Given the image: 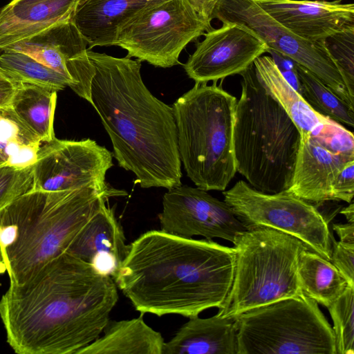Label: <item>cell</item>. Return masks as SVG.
Instances as JSON below:
<instances>
[{
  "label": "cell",
  "instance_id": "6da1fadb",
  "mask_svg": "<svg viewBox=\"0 0 354 354\" xmlns=\"http://www.w3.org/2000/svg\"><path fill=\"white\" fill-rule=\"evenodd\" d=\"M118 300L109 275L64 252L0 299L6 341L19 354H77L97 339Z\"/></svg>",
  "mask_w": 354,
  "mask_h": 354
},
{
  "label": "cell",
  "instance_id": "7a4b0ae2",
  "mask_svg": "<svg viewBox=\"0 0 354 354\" xmlns=\"http://www.w3.org/2000/svg\"><path fill=\"white\" fill-rule=\"evenodd\" d=\"M235 263L234 247L150 230L130 243L114 281L140 313L189 318L223 308Z\"/></svg>",
  "mask_w": 354,
  "mask_h": 354
},
{
  "label": "cell",
  "instance_id": "3957f363",
  "mask_svg": "<svg viewBox=\"0 0 354 354\" xmlns=\"http://www.w3.org/2000/svg\"><path fill=\"white\" fill-rule=\"evenodd\" d=\"M94 68L91 104L99 115L118 165L142 188L182 185L172 106L143 82L141 62L87 50Z\"/></svg>",
  "mask_w": 354,
  "mask_h": 354
},
{
  "label": "cell",
  "instance_id": "277c9868",
  "mask_svg": "<svg viewBox=\"0 0 354 354\" xmlns=\"http://www.w3.org/2000/svg\"><path fill=\"white\" fill-rule=\"evenodd\" d=\"M124 191L83 187L32 190L0 211V254L10 281L21 284L67 248L102 204Z\"/></svg>",
  "mask_w": 354,
  "mask_h": 354
},
{
  "label": "cell",
  "instance_id": "5b68a950",
  "mask_svg": "<svg viewBox=\"0 0 354 354\" xmlns=\"http://www.w3.org/2000/svg\"><path fill=\"white\" fill-rule=\"evenodd\" d=\"M240 75L233 129L236 172L261 192L287 190L301 142L299 131L263 86L253 64Z\"/></svg>",
  "mask_w": 354,
  "mask_h": 354
},
{
  "label": "cell",
  "instance_id": "8992f818",
  "mask_svg": "<svg viewBox=\"0 0 354 354\" xmlns=\"http://www.w3.org/2000/svg\"><path fill=\"white\" fill-rule=\"evenodd\" d=\"M236 98L214 81L195 83L172 109L181 165L196 187L224 191L236 169L233 129Z\"/></svg>",
  "mask_w": 354,
  "mask_h": 354
},
{
  "label": "cell",
  "instance_id": "52a82bcc",
  "mask_svg": "<svg viewBox=\"0 0 354 354\" xmlns=\"http://www.w3.org/2000/svg\"><path fill=\"white\" fill-rule=\"evenodd\" d=\"M232 243L234 274L224 307L218 311L222 317L235 318L250 309L304 295L297 267L300 253L308 248L301 241L258 226L238 233Z\"/></svg>",
  "mask_w": 354,
  "mask_h": 354
},
{
  "label": "cell",
  "instance_id": "ba28073f",
  "mask_svg": "<svg viewBox=\"0 0 354 354\" xmlns=\"http://www.w3.org/2000/svg\"><path fill=\"white\" fill-rule=\"evenodd\" d=\"M237 354H337L333 328L304 294L235 317Z\"/></svg>",
  "mask_w": 354,
  "mask_h": 354
},
{
  "label": "cell",
  "instance_id": "9c48e42d",
  "mask_svg": "<svg viewBox=\"0 0 354 354\" xmlns=\"http://www.w3.org/2000/svg\"><path fill=\"white\" fill-rule=\"evenodd\" d=\"M188 0H163L140 12L118 32L115 46L160 68L179 64L187 45L212 30Z\"/></svg>",
  "mask_w": 354,
  "mask_h": 354
},
{
  "label": "cell",
  "instance_id": "30bf717a",
  "mask_svg": "<svg viewBox=\"0 0 354 354\" xmlns=\"http://www.w3.org/2000/svg\"><path fill=\"white\" fill-rule=\"evenodd\" d=\"M223 194L224 201L247 229L263 226L283 232L330 261L328 221L314 204L288 190L261 192L245 180L237 181Z\"/></svg>",
  "mask_w": 354,
  "mask_h": 354
},
{
  "label": "cell",
  "instance_id": "8fae6325",
  "mask_svg": "<svg viewBox=\"0 0 354 354\" xmlns=\"http://www.w3.org/2000/svg\"><path fill=\"white\" fill-rule=\"evenodd\" d=\"M214 18L248 29L268 48L308 69L354 108V96L349 93L322 41H312L296 35L274 20L254 0H220L213 14Z\"/></svg>",
  "mask_w": 354,
  "mask_h": 354
},
{
  "label": "cell",
  "instance_id": "7c38bea8",
  "mask_svg": "<svg viewBox=\"0 0 354 354\" xmlns=\"http://www.w3.org/2000/svg\"><path fill=\"white\" fill-rule=\"evenodd\" d=\"M351 161H354L353 132L326 117L306 139L301 140L287 190L313 204L331 201L333 183Z\"/></svg>",
  "mask_w": 354,
  "mask_h": 354
},
{
  "label": "cell",
  "instance_id": "4fadbf2b",
  "mask_svg": "<svg viewBox=\"0 0 354 354\" xmlns=\"http://www.w3.org/2000/svg\"><path fill=\"white\" fill-rule=\"evenodd\" d=\"M113 154L90 138L44 142L32 166L33 189L64 191L83 187L104 189Z\"/></svg>",
  "mask_w": 354,
  "mask_h": 354
},
{
  "label": "cell",
  "instance_id": "5bb4252c",
  "mask_svg": "<svg viewBox=\"0 0 354 354\" xmlns=\"http://www.w3.org/2000/svg\"><path fill=\"white\" fill-rule=\"evenodd\" d=\"M162 204L160 230L171 234L220 238L233 243L238 233L247 230L224 201L197 187L171 188L163 195Z\"/></svg>",
  "mask_w": 354,
  "mask_h": 354
},
{
  "label": "cell",
  "instance_id": "9a60e30c",
  "mask_svg": "<svg viewBox=\"0 0 354 354\" xmlns=\"http://www.w3.org/2000/svg\"><path fill=\"white\" fill-rule=\"evenodd\" d=\"M203 35L184 64L187 76L197 83L240 75L268 48L250 30L233 23H223Z\"/></svg>",
  "mask_w": 354,
  "mask_h": 354
},
{
  "label": "cell",
  "instance_id": "2e32d148",
  "mask_svg": "<svg viewBox=\"0 0 354 354\" xmlns=\"http://www.w3.org/2000/svg\"><path fill=\"white\" fill-rule=\"evenodd\" d=\"M296 35L312 41L354 26V4L341 0H254Z\"/></svg>",
  "mask_w": 354,
  "mask_h": 354
},
{
  "label": "cell",
  "instance_id": "e0dca14e",
  "mask_svg": "<svg viewBox=\"0 0 354 354\" xmlns=\"http://www.w3.org/2000/svg\"><path fill=\"white\" fill-rule=\"evenodd\" d=\"M104 202L71 242L66 252L115 279L130 244L114 209Z\"/></svg>",
  "mask_w": 354,
  "mask_h": 354
},
{
  "label": "cell",
  "instance_id": "ac0fdd59",
  "mask_svg": "<svg viewBox=\"0 0 354 354\" xmlns=\"http://www.w3.org/2000/svg\"><path fill=\"white\" fill-rule=\"evenodd\" d=\"M78 1H11L0 10V50L54 24L73 20Z\"/></svg>",
  "mask_w": 354,
  "mask_h": 354
},
{
  "label": "cell",
  "instance_id": "d6986e66",
  "mask_svg": "<svg viewBox=\"0 0 354 354\" xmlns=\"http://www.w3.org/2000/svg\"><path fill=\"white\" fill-rule=\"evenodd\" d=\"M163 0H79L73 21L88 43L115 46L120 30L145 8Z\"/></svg>",
  "mask_w": 354,
  "mask_h": 354
},
{
  "label": "cell",
  "instance_id": "ffe728a7",
  "mask_svg": "<svg viewBox=\"0 0 354 354\" xmlns=\"http://www.w3.org/2000/svg\"><path fill=\"white\" fill-rule=\"evenodd\" d=\"M88 43L73 20L57 23L4 50L26 53L66 77L73 85L67 64L86 53ZM2 51V50H1Z\"/></svg>",
  "mask_w": 354,
  "mask_h": 354
},
{
  "label": "cell",
  "instance_id": "44dd1931",
  "mask_svg": "<svg viewBox=\"0 0 354 354\" xmlns=\"http://www.w3.org/2000/svg\"><path fill=\"white\" fill-rule=\"evenodd\" d=\"M162 354H237L235 318L219 313L189 318L165 343Z\"/></svg>",
  "mask_w": 354,
  "mask_h": 354
},
{
  "label": "cell",
  "instance_id": "7402d4cb",
  "mask_svg": "<svg viewBox=\"0 0 354 354\" xmlns=\"http://www.w3.org/2000/svg\"><path fill=\"white\" fill-rule=\"evenodd\" d=\"M143 315L131 319L109 320L103 335L77 354H162L164 338L145 322Z\"/></svg>",
  "mask_w": 354,
  "mask_h": 354
},
{
  "label": "cell",
  "instance_id": "603a6c76",
  "mask_svg": "<svg viewBox=\"0 0 354 354\" xmlns=\"http://www.w3.org/2000/svg\"><path fill=\"white\" fill-rule=\"evenodd\" d=\"M252 64L263 86L284 109L298 128L301 140L306 139L326 116L315 111L288 84L270 56L261 55Z\"/></svg>",
  "mask_w": 354,
  "mask_h": 354
},
{
  "label": "cell",
  "instance_id": "cb8c5ba5",
  "mask_svg": "<svg viewBox=\"0 0 354 354\" xmlns=\"http://www.w3.org/2000/svg\"><path fill=\"white\" fill-rule=\"evenodd\" d=\"M297 272L303 293L326 308L335 301L348 285L330 261L308 248L299 254Z\"/></svg>",
  "mask_w": 354,
  "mask_h": 354
},
{
  "label": "cell",
  "instance_id": "d4e9b609",
  "mask_svg": "<svg viewBox=\"0 0 354 354\" xmlns=\"http://www.w3.org/2000/svg\"><path fill=\"white\" fill-rule=\"evenodd\" d=\"M57 91L21 83L10 106L19 118L43 142L55 138L53 122Z\"/></svg>",
  "mask_w": 354,
  "mask_h": 354
},
{
  "label": "cell",
  "instance_id": "484cf974",
  "mask_svg": "<svg viewBox=\"0 0 354 354\" xmlns=\"http://www.w3.org/2000/svg\"><path fill=\"white\" fill-rule=\"evenodd\" d=\"M44 142L19 118L10 106L0 109V166H32Z\"/></svg>",
  "mask_w": 354,
  "mask_h": 354
},
{
  "label": "cell",
  "instance_id": "4316f807",
  "mask_svg": "<svg viewBox=\"0 0 354 354\" xmlns=\"http://www.w3.org/2000/svg\"><path fill=\"white\" fill-rule=\"evenodd\" d=\"M301 96L317 113L342 125L354 127V108L304 66L297 64Z\"/></svg>",
  "mask_w": 354,
  "mask_h": 354
},
{
  "label": "cell",
  "instance_id": "83f0119b",
  "mask_svg": "<svg viewBox=\"0 0 354 354\" xmlns=\"http://www.w3.org/2000/svg\"><path fill=\"white\" fill-rule=\"evenodd\" d=\"M0 68L20 83L47 87L57 91L71 84L63 75L31 56L13 50H2Z\"/></svg>",
  "mask_w": 354,
  "mask_h": 354
},
{
  "label": "cell",
  "instance_id": "f1b7e54d",
  "mask_svg": "<svg viewBox=\"0 0 354 354\" xmlns=\"http://www.w3.org/2000/svg\"><path fill=\"white\" fill-rule=\"evenodd\" d=\"M327 308L333 322L337 354H353L354 286L348 285Z\"/></svg>",
  "mask_w": 354,
  "mask_h": 354
},
{
  "label": "cell",
  "instance_id": "f546056e",
  "mask_svg": "<svg viewBox=\"0 0 354 354\" xmlns=\"http://www.w3.org/2000/svg\"><path fill=\"white\" fill-rule=\"evenodd\" d=\"M322 41L349 93L354 96V26L336 32Z\"/></svg>",
  "mask_w": 354,
  "mask_h": 354
},
{
  "label": "cell",
  "instance_id": "4dcf8cb0",
  "mask_svg": "<svg viewBox=\"0 0 354 354\" xmlns=\"http://www.w3.org/2000/svg\"><path fill=\"white\" fill-rule=\"evenodd\" d=\"M32 166H0V211L17 198L33 189Z\"/></svg>",
  "mask_w": 354,
  "mask_h": 354
},
{
  "label": "cell",
  "instance_id": "1f68e13d",
  "mask_svg": "<svg viewBox=\"0 0 354 354\" xmlns=\"http://www.w3.org/2000/svg\"><path fill=\"white\" fill-rule=\"evenodd\" d=\"M331 254L330 261L346 279L354 286V243L336 241L330 233Z\"/></svg>",
  "mask_w": 354,
  "mask_h": 354
},
{
  "label": "cell",
  "instance_id": "d6a6232c",
  "mask_svg": "<svg viewBox=\"0 0 354 354\" xmlns=\"http://www.w3.org/2000/svg\"><path fill=\"white\" fill-rule=\"evenodd\" d=\"M354 196V161L348 162L337 176L331 189V201L352 202Z\"/></svg>",
  "mask_w": 354,
  "mask_h": 354
},
{
  "label": "cell",
  "instance_id": "836d02e7",
  "mask_svg": "<svg viewBox=\"0 0 354 354\" xmlns=\"http://www.w3.org/2000/svg\"><path fill=\"white\" fill-rule=\"evenodd\" d=\"M267 53L270 54V57L283 78L301 95V86L297 69V63L276 50L268 48Z\"/></svg>",
  "mask_w": 354,
  "mask_h": 354
},
{
  "label": "cell",
  "instance_id": "e575fe53",
  "mask_svg": "<svg viewBox=\"0 0 354 354\" xmlns=\"http://www.w3.org/2000/svg\"><path fill=\"white\" fill-rule=\"evenodd\" d=\"M20 84L0 68V109L10 105Z\"/></svg>",
  "mask_w": 354,
  "mask_h": 354
},
{
  "label": "cell",
  "instance_id": "d590c367",
  "mask_svg": "<svg viewBox=\"0 0 354 354\" xmlns=\"http://www.w3.org/2000/svg\"><path fill=\"white\" fill-rule=\"evenodd\" d=\"M203 17L212 21L215 8L220 0H188Z\"/></svg>",
  "mask_w": 354,
  "mask_h": 354
},
{
  "label": "cell",
  "instance_id": "8d00e7d4",
  "mask_svg": "<svg viewBox=\"0 0 354 354\" xmlns=\"http://www.w3.org/2000/svg\"><path fill=\"white\" fill-rule=\"evenodd\" d=\"M333 229L337 234L339 241L354 243V223H333Z\"/></svg>",
  "mask_w": 354,
  "mask_h": 354
},
{
  "label": "cell",
  "instance_id": "74e56055",
  "mask_svg": "<svg viewBox=\"0 0 354 354\" xmlns=\"http://www.w3.org/2000/svg\"><path fill=\"white\" fill-rule=\"evenodd\" d=\"M353 203H350V205L343 208L340 213L344 215L348 223H354V207Z\"/></svg>",
  "mask_w": 354,
  "mask_h": 354
},
{
  "label": "cell",
  "instance_id": "f35d334b",
  "mask_svg": "<svg viewBox=\"0 0 354 354\" xmlns=\"http://www.w3.org/2000/svg\"><path fill=\"white\" fill-rule=\"evenodd\" d=\"M6 272V268L1 258V256L0 254V275Z\"/></svg>",
  "mask_w": 354,
  "mask_h": 354
}]
</instances>
